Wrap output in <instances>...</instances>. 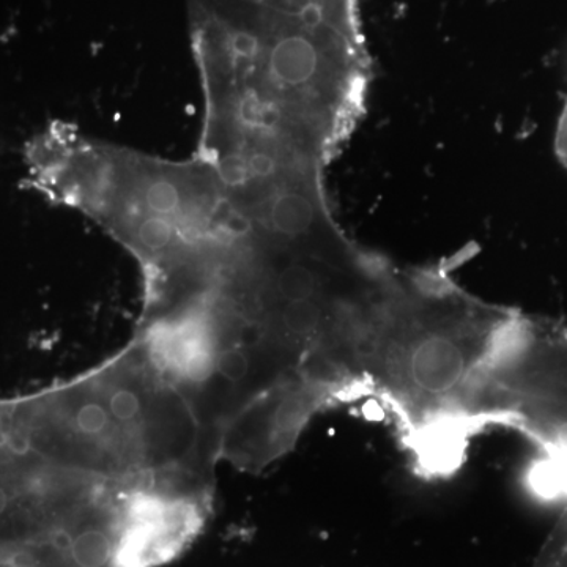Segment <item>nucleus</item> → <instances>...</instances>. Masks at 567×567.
Wrapping results in <instances>:
<instances>
[{
	"label": "nucleus",
	"instance_id": "nucleus-1",
	"mask_svg": "<svg viewBox=\"0 0 567 567\" xmlns=\"http://www.w3.org/2000/svg\"><path fill=\"white\" fill-rule=\"evenodd\" d=\"M199 156L230 181L324 177L368 99L360 0H188Z\"/></svg>",
	"mask_w": 567,
	"mask_h": 567
},
{
	"label": "nucleus",
	"instance_id": "nucleus-2",
	"mask_svg": "<svg viewBox=\"0 0 567 567\" xmlns=\"http://www.w3.org/2000/svg\"><path fill=\"white\" fill-rule=\"evenodd\" d=\"M517 309L480 300L443 267L391 264L363 347L365 398L379 399L425 473L453 472L475 435L477 383Z\"/></svg>",
	"mask_w": 567,
	"mask_h": 567
},
{
	"label": "nucleus",
	"instance_id": "nucleus-3",
	"mask_svg": "<svg viewBox=\"0 0 567 567\" xmlns=\"http://www.w3.org/2000/svg\"><path fill=\"white\" fill-rule=\"evenodd\" d=\"M24 162L33 192L87 216L132 254L144 289L183 274L244 223L199 156L158 158L58 121L29 141Z\"/></svg>",
	"mask_w": 567,
	"mask_h": 567
},
{
	"label": "nucleus",
	"instance_id": "nucleus-4",
	"mask_svg": "<svg viewBox=\"0 0 567 567\" xmlns=\"http://www.w3.org/2000/svg\"><path fill=\"white\" fill-rule=\"evenodd\" d=\"M514 429L544 454L546 494L567 495V328L517 311L477 383L473 432Z\"/></svg>",
	"mask_w": 567,
	"mask_h": 567
},
{
	"label": "nucleus",
	"instance_id": "nucleus-5",
	"mask_svg": "<svg viewBox=\"0 0 567 567\" xmlns=\"http://www.w3.org/2000/svg\"><path fill=\"white\" fill-rule=\"evenodd\" d=\"M533 567H567V507Z\"/></svg>",
	"mask_w": 567,
	"mask_h": 567
},
{
	"label": "nucleus",
	"instance_id": "nucleus-6",
	"mask_svg": "<svg viewBox=\"0 0 567 567\" xmlns=\"http://www.w3.org/2000/svg\"><path fill=\"white\" fill-rule=\"evenodd\" d=\"M555 153L559 163L567 169V102L558 118L557 133H555Z\"/></svg>",
	"mask_w": 567,
	"mask_h": 567
},
{
	"label": "nucleus",
	"instance_id": "nucleus-7",
	"mask_svg": "<svg viewBox=\"0 0 567 567\" xmlns=\"http://www.w3.org/2000/svg\"><path fill=\"white\" fill-rule=\"evenodd\" d=\"M3 402H6V401H0V415H2Z\"/></svg>",
	"mask_w": 567,
	"mask_h": 567
}]
</instances>
